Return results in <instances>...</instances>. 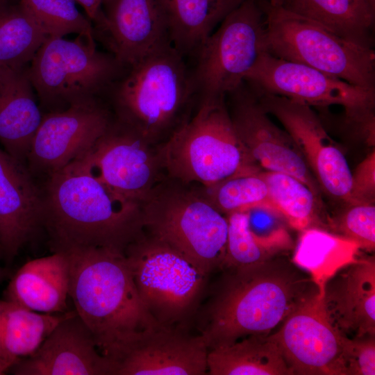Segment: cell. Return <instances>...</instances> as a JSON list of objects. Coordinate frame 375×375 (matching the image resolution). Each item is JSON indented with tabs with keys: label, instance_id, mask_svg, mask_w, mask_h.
<instances>
[{
	"label": "cell",
	"instance_id": "17",
	"mask_svg": "<svg viewBox=\"0 0 375 375\" xmlns=\"http://www.w3.org/2000/svg\"><path fill=\"white\" fill-rule=\"evenodd\" d=\"M92 25L94 40L125 67L172 44L160 0H108Z\"/></svg>",
	"mask_w": 375,
	"mask_h": 375
},
{
	"label": "cell",
	"instance_id": "10",
	"mask_svg": "<svg viewBox=\"0 0 375 375\" xmlns=\"http://www.w3.org/2000/svg\"><path fill=\"white\" fill-rule=\"evenodd\" d=\"M124 256L141 300L159 324L174 325L193 310L207 276L181 253L144 231Z\"/></svg>",
	"mask_w": 375,
	"mask_h": 375
},
{
	"label": "cell",
	"instance_id": "26",
	"mask_svg": "<svg viewBox=\"0 0 375 375\" xmlns=\"http://www.w3.org/2000/svg\"><path fill=\"white\" fill-rule=\"evenodd\" d=\"M360 248L353 240L319 227L301 231L292 262L306 272L323 298L328 281L359 258Z\"/></svg>",
	"mask_w": 375,
	"mask_h": 375
},
{
	"label": "cell",
	"instance_id": "4",
	"mask_svg": "<svg viewBox=\"0 0 375 375\" xmlns=\"http://www.w3.org/2000/svg\"><path fill=\"white\" fill-rule=\"evenodd\" d=\"M104 95L115 118L152 144L168 138L186 119L197 97L192 69L172 44L126 67Z\"/></svg>",
	"mask_w": 375,
	"mask_h": 375
},
{
	"label": "cell",
	"instance_id": "16",
	"mask_svg": "<svg viewBox=\"0 0 375 375\" xmlns=\"http://www.w3.org/2000/svg\"><path fill=\"white\" fill-rule=\"evenodd\" d=\"M244 81L254 90L303 103L310 107H353L375 103V90L331 77L308 65L263 52Z\"/></svg>",
	"mask_w": 375,
	"mask_h": 375
},
{
	"label": "cell",
	"instance_id": "43",
	"mask_svg": "<svg viewBox=\"0 0 375 375\" xmlns=\"http://www.w3.org/2000/svg\"><path fill=\"white\" fill-rule=\"evenodd\" d=\"M369 1V3L374 6L375 7V0H368Z\"/></svg>",
	"mask_w": 375,
	"mask_h": 375
},
{
	"label": "cell",
	"instance_id": "37",
	"mask_svg": "<svg viewBox=\"0 0 375 375\" xmlns=\"http://www.w3.org/2000/svg\"><path fill=\"white\" fill-rule=\"evenodd\" d=\"M374 195L375 153L373 151L352 173L349 203H374Z\"/></svg>",
	"mask_w": 375,
	"mask_h": 375
},
{
	"label": "cell",
	"instance_id": "24",
	"mask_svg": "<svg viewBox=\"0 0 375 375\" xmlns=\"http://www.w3.org/2000/svg\"><path fill=\"white\" fill-rule=\"evenodd\" d=\"M173 47L194 59L220 23L245 0H160Z\"/></svg>",
	"mask_w": 375,
	"mask_h": 375
},
{
	"label": "cell",
	"instance_id": "19",
	"mask_svg": "<svg viewBox=\"0 0 375 375\" xmlns=\"http://www.w3.org/2000/svg\"><path fill=\"white\" fill-rule=\"evenodd\" d=\"M8 372L16 375H114L115 365L98 349L76 311H69L31 356Z\"/></svg>",
	"mask_w": 375,
	"mask_h": 375
},
{
	"label": "cell",
	"instance_id": "5",
	"mask_svg": "<svg viewBox=\"0 0 375 375\" xmlns=\"http://www.w3.org/2000/svg\"><path fill=\"white\" fill-rule=\"evenodd\" d=\"M162 169L183 183L207 187L260 167L245 149L225 99H201L199 106L157 148Z\"/></svg>",
	"mask_w": 375,
	"mask_h": 375
},
{
	"label": "cell",
	"instance_id": "38",
	"mask_svg": "<svg viewBox=\"0 0 375 375\" xmlns=\"http://www.w3.org/2000/svg\"><path fill=\"white\" fill-rule=\"evenodd\" d=\"M84 9L85 15L93 24L101 14V2L100 0H75Z\"/></svg>",
	"mask_w": 375,
	"mask_h": 375
},
{
	"label": "cell",
	"instance_id": "35",
	"mask_svg": "<svg viewBox=\"0 0 375 375\" xmlns=\"http://www.w3.org/2000/svg\"><path fill=\"white\" fill-rule=\"evenodd\" d=\"M244 212L248 230L260 243L278 254L292 247V238L285 225L287 222L276 210L261 206Z\"/></svg>",
	"mask_w": 375,
	"mask_h": 375
},
{
	"label": "cell",
	"instance_id": "8",
	"mask_svg": "<svg viewBox=\"0 0 375 375\" xmlns=\"http://www.w3.org/2000/svg\"><path fill=\"white\" fill-rule=\"evenodd\" d=\"M267 49L272 55L301 63L331 77L375 90L374 49L349 42L317 22L263 1Z\"/></svg>",
	"mask_w": 375,
	"mask_h": 375
},
{
	"label": "cell",
	"instance_id": "13",
	"mask_svg": "<svg viewBox=\"0 0 375 375\" xmlns=\"http://www.w3.org/2000/svg\"><path fill=\"white\" fill-rule=\"evenodd\" d=\"M112 119L101 98L44 112L27 157L30 172L48 178L78 160L103 135Z\"/></svg>",
	"mask_w": 375,
	"mask_h": 375
},
{
	"label": "cell",
	"instance_id": "36",
	"mask_svg": "<svg viewBox=\"0 0 375 375\" xmlns=\"http://www.w3.org/2000/svg\"><path fill=\"white\" fill-rule=\"evenodd\" d=\"M344 360L346 375H374L375 336L349 338Z\"/></svg>",
	"mask_w": 375,
	"mask_h": 375
},
{
	"label": "cell",
	"instance_id": "6",
	"mask_svg": "<svg viewBox=\"0 0 375 375\" xmlns=\"http://www.w3.org/2000/svg\"><path fill=\"white\" fill-rule=\"evenodd\" d=\"M141 206L146 233L178 251L206 276L223 267L227 217L199 189L162 179Z\"/></svg>",
	"mask_w": 375,
	"mask_h": 375
},
{
	"label": "cell",
	"instance_id": "40",
	"mask_svg": "<svg viewBox=\"0 0 375 375\" xmlns=\"http://www.w3.org/2000/svg\"><path fill=\"white\" fill-rule=\"evenodd\" d=\"M289 0H268L269 3L274 7H283Z\"/></svg>",
	"mask_w": 375,
	"mask_h": 375
},
{
	"label": "cell",
	"instance_id": "20",
	"mask_svg": "<svg viewBox=\"0 0 375 375\" xmlns=\"http://www.w3.org/2000/svg\"><path fill=\"white\" fill-rule=\"evenodd\" d=\"M42 192L26 164L0 149V246L8 260L41 226Z\"/></svg>",
	"mask_w": 375,
	"mask_h": 375
},
{
	"label": "cell",
	"instance_id": "42",
	"mask_svg": "<svg viewBox=\"0 0 375 375\" xmlns=\"http://www.w3.org/2000/svg\"><path fill=\"white\" fill-rule=\"evenodd\" d=\"M6 68L0 67V81L1 79V77L3 76V74Z\"/></svg>",
	"mask_w": 375,
	"mask_h": 375
},
{
	"label": "cell",
	"instance_id": "31",
	"mask_svg": "<svg viewBox=\"0 0 375 375\" xmlns=\"http://www.w3.org/2000/svg\"><path fill=\"white\" fill-rule=\"evenodd\" d=\"M199 190L226 216L256 206L274 208L260 170L235 175L210 186H200Z\"/></svg>",
	"mask_w": 375,
	"mask_h": 375
},
{
	"label": "cell",
	"instance_id": "23",
	"mask_svg": "<svg viewBox=\"0 0 375 375\" xmlns=\"http://www.w3.org/2000/svg\"><path fill=\"white\" fill-rule=\"evenodd\" d=\"M28 67L6 68L0 81V142L7 153L24 164L44 115Z\"/></svg>",
	"mask_w": 375,
	"mask_h": 375
},
{
	"label": "cell",
	"instance_id": "2",
	"mask_svg": "<svg viewBox=\"0 0 375 375\" xmlns=\"http://www.w3.org/2000/svg\"><path fill=\"white\" fill-rule=\"evenodd\" d=\"M226 278L201 333L208 350L249 335H269L303 301L318 294L306 272L276 256L229 269Z\"/></svg>",
	"mask_w": 375,
	"mask_h": 375
},
{
	"label": "cell",
	"instance_id": "21",
	"mask_svg": "<svg viewBox=\"0 0 375 375\" xmlns=\"http://www.w3.org/2000/svg\"><path fill=\"white\" fill-rule=\"evenodd\" d=\"M325 311L332 325L349 338L375 336V260L359 258L326 285Z\"/></svg>",
	"mask_w": 375,
	"mask_h": 375
},
{
	"label": "cell",
	"instance_id": "11",
	"mask_svg": "<svg viewBox=\"0 0 375 375\" xmlns=\"http://www.w3.org/2000/svg\"><path fill=\"white\" fill-rule=\"evenodd\" d=\"M153 145L113 116L103 135L77 160L114 193L142 203L162 180Z\"/></svg>",
	"mask_w": 375,
	"mask_h": 375
},
{
	"label": "cell",
	"instance_id": "18",
	"mask_svg": "<svg viewBox=\"0 0 375 375\" xmlns=\"http://www.w3.org/2000/svg\"><path fill=\"white\" fill-rule=\"evenodd\" d=\"M208 353L201 334L160 324L142 332L121 353L114 375L206 374Z\"/></svg>",
	"mask_w": 375,
	"mask_h": 375
},
{
	"label": "cell",
	"instance_id": "15",
	"mask_svg": "<svg viewBox=\"0 0 375 375\" xmlns=\"http://www.w3.org/2000/svg\"><path fill=\"white\" fill-rule=\"evenodd\" d=\"M226 97L233 126L252 160L265 171L298 178L318 197L320 187L297 147L285 130L270 119L251 87L244 81Z\"/></svg>",
	"mask_w": 375,
	"mask_h": 375
},
{
	"label": "cell",
	"instance_id": "3",
	"mask_svg": "<svg viewBox=\"0 0 375 375\" xmlns=\"http://www.w3.org/2000/svg\"><path fill=\"white\" fill-rule=\"evenodd\" d=\"M67 253L71 298L99 351L113 363L142 332L159 324L138 292L124 253L106 248Z\"/></svg>",
	"mask_w": 375,
	"mask_h": 375
},
{
	"label": "cell",
	"instance_id": "45",
	"mask_svg": "<svg viewBox=\"0 0 375 375\" xmlns=\"http://www.w3.org/2000/svg\"><path fill=\"white\" fill-rule=\"evenodd\" d=\"M0 253H1V246H0Z\"/></svg>",
	"mask_w": 375,
	"mask_h": 375
},
{
	"label": "cell",
	"instance_id": "34",
	"mask_svg": "<svg viewBox=\"0 0 375 375\" xmlns=\"http://www.w3.org/2000/svg\"><path fill=\"white\" fill-rule=\"evenodd\" d=\"M328 226L340 235L356 242L360 249L375 247V206L374 203L350 204L341 215L330 219Z\"/></svg>",
	"mask_w": 375,
	"mask_h": 375
},
{
	"label": "cell",
	"instance_id": "14",
	"mask_svg": "<svg viewBox=\"0 0 375 375\" xmlns=\"http://www.w3.org/2000/svg\"><path fill=\"white\" fill-rule=\"evenodd\" d=\"M317 294L294 310L272 336L292 374L346 375L349 338L332 325Z\"/></svg>",
	"mask_w": 375,
	"mask_h": 375
},
{
	"label": "cell",
	"instance_id": "25",
	"mask_svg": "<svg viewBox=\"0 0 375 375\" xmlns=\"http://www.w3.org/2000/svg\"><path fill=\"white\" fill-rule=\"evenodd\" d=\"M283 8L349 42L374 49L375 7L368 0H289Z\"/></svg>",
	"mask_w": 375,
	"mask_h": 375
},
{
	"label": "cell",
	"instance_id": "39",
	"mask_svg": "<svg viewBox=\"0 0 375 375\" xmlns=\"http://www.w3.org/2000/svg\"><path fill=\"white\" fill-rule=\"evenodd\" d=\"M13 365L14 363L0 356V375L8 372Z\"/></svg>",
	"mask_w": 375,
	"mask_h": 375
},
{
	"label": "cell",
	"instance_id": "28",
	"mask_svg": "<svg viewBox=\"0 0 375 375\" xmlns=\"http://www.w3.org/2000/svg\"><path fill=\"white\" fill-rule=\"evenodd\" d=\"M68 313H39L0 299V356L14 364L31 356Z\"/></svg>",
	"mask_w": 375,
	"mask_h": 375
},
{
	"label": "cell",
	"instance_id": "1",
	"mask_svg": "<svg viewBox=\"0 0 375 375\" xmlns=\"http://www.w3.org/2000/svg\"><path fill=\"white\" fill-rule=\"evenodd\" d=\"M41 226L53 252L106 248L124 253L144 233L141 203L114 193L80 160L47 178Z\"/></svg>",
	"mask_w": 375,
	"mask_h": 375
},
{
	"label": "cell",
	"instance_id": "44",
	"mask_svg": "<svg viewBox=\"0 0 375 375\" xmlns=\"http://www.w3.org/2000/svg\"><path fill=\"white\" fill-rule=\"evenodd\" d=\"M100 1H101V5H102L103 3H104L105 1H108V0H100Z\"/></svg>",
	"mask_w": 375,
	"mask_h": 375
},
{
	"label": "cell",
	"instance_id": "32",
	"mask_svg": "<svg viewBox=\"0 0 375 375\" xmlns=\"http://www.w3.org/2000/svg\"><path fill=\"white\" fill-rule=\"evenodd\" d=\"M48 37L77 34L95 40L92 22L77 8L75 0H19Z\"/></svg>",
	"mask_w": 375,
	"mask_h": 375
},
{
	"label": "cell",
	"instance_id": "33",
	"mask_svg": "<svg viewBox=\"0 0 375 375\" xmlns=\"http://www.w3.org/2000/svg\"><path fill=\"white\" fill-rule=\"evenodd\" d=\"M228 235L223 267L235 269L265 262L278 255L253 238L247 228L245 212L226 216Z\"/></svg>",
	"mask_w": 375,
	"mask_h": 375
},
{
	"label": "cell",
	"instance_id": "22",
	"mask_svg": "<svg viewBox=\"0 0 375 375\" xmlns=\"http://www.w3.org/2000/svg\"><path fill=\"white\" fill-rule=\"evenodd\" d=\"M70 260L67 253L29 260L13 276L5 299L32 311L56 314L65 312L69 297Z\"/></svg>",
	"mask_w": 375,
	"mask_h": 375
},
{
	"label": "cell",
	"instance_id": "41",
	"mask_svg": "<svg viewBox=\"0 0 375 375\" xmlns=\"http://www.w3.org/2000/svg\"><path fill=\"white\" fill-rule=\"evenodd\" d=\"M5 275L6 272L4 269L0 266V282L3 279Z\"/></svg>",
	"mask_w": 375,
	"mask_h": 375
},
{
	"label": "cell",
	"instance_id": "12",
	"mask_svg": "<svg viewBox=\"0 0 375 375\" xmlns=\"http://www.w3.org/2000/svg\"><path fill=\"white\" fill-rule=\"evenodd\" d=\"M253 90L265 112L290 135L319 187L333 199L349 203L352 172L319 115L303 103Z\"/></svg>",
	"mask_w": 375,
	"mask_h": 375
},
{
	"label": "cell",
	"instance_id": "9",
	"mask_svg": "<svg viewBox=\"0 0 375 375\" xmlns=\"http://www.w3.org/2000/svg\"><path fill=\"white\" fill-rule=\"evenodd\" d=\"M267 49L266 14L261 0H245L220 23L194 57L197 97L226 99Z\"/></svg>",
	"mask_w": 375,
	"mask_h": 375
},
{
	"label": "cell",
	"instance_id": "27",
	"mask_svg": "<svg viewBox=\"0 0 375 375\" xmlns=\"http://www.w3.org/2000/svg\"><path fill=\"white\" fill-rule=\"evenodd\" d=\"M210 375H292L272 334L253 335L208 350Z\"/></svg>",
	"mask_w": 375,
	"mask_h": 375
},
{
	"label": "cell",
	"instance_id": "30",
	"mask_svg": "<svg viewBox=\"0 0 375 375\" xmlns=\"http://www.w3.org/2000/svg\"><path fill=\"white\" fill-rule=\"evenodd\" d=\"M271 203L287 224L299 231L319 223L317 196L298 178L282 172H261Z\"/></svg>",
	"mask_w": 375,
	"mask_h": 375
},
{
	"label": "cell",
	"instance_id": "7",
	"mask_svg": "<svg viewBox=\"0 0 375 375\" xmlns=\"http://www.w3.org/2000/svg\"><path fill=\"white\" fill-rule=\"evenodd\" d=\"M95 40L49 37L28 67L40 106L47 112L103 97L125 67Z\"/></svg>",
	"mask_w": 375,
	"mask_h": 375
},
{
	"label": "cell",
	"instance_id": "29",
	"mask_svg": "<svg viewBox=\"0 0 375 375\" xmlns=\"http://www.w3.org/2000/svg\"><path fill=\"white\" fill-rule=\"evenodd\" d=\"M48 38L19 0H0V67L28 66Z\"/></svg>",
	"mask_w": 375,
	"mask_h": 375
}]
</instances>
